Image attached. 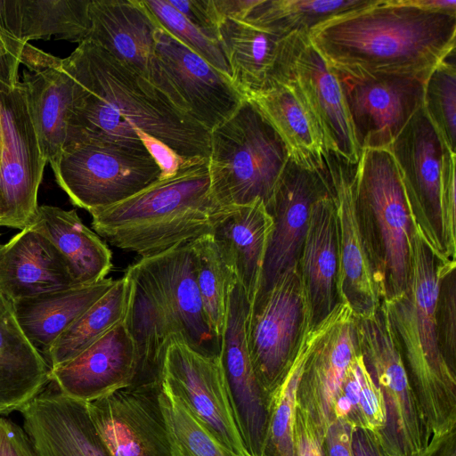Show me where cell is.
Instances as JSON below:
<instances>
[{"label": "cell", "instance_id": "9c48e42d", "mask_svg": "<svg viewBox=\"0 0 456 456\" xmlns=\"http://www.w3.org/2000/svg\"><path fill=\"white\" fill-rule=\"evenodd\" d=\"M360 354L385 402L387 420L377 434L391 456H433L440 448L431 436L411 387L395 341L386 309L365 317H355Z\"/></svg>", "mask_w": 456, "mask_h": 456}, {"label": "cell", "instance_id": "7dc6e473", "mask_svg": "<svg viewBox=\"0 0 456 456\" xmlns=\"http://www.w3.org/2000/svg\"><path fill=\"white\" fill-rule=\"evenodd\" d=\"M0 456H35L22 427L1 415Z\"/></svg>", "mask_w": 456, "mask_h": 456}, {"label": "cell", "instance_id": "ee69618b", "mask_svg": "<svg viewBox=\"0 0 456 456\" xmlns=\"http://www.w3.org/2000/svg\"><path fill=\"white\" fill-rule=\"evenodd\" d=\"M167 1L208 38L219 43V18L213 0Z\"/></svg>", "mask_w": 456, "mask_h": 456}, {"label": "cell", "instance_id": "8d00e7d4", "mask_svg": "<svg viewBox=\"0 0 456 456\" xmlns=\"http://www.w3.org/2000/svg\"><path fill=\"white\" fill-rule=\"evenodd\" d=\"M325 321L305 331L294 360L271 396L263 456H295L293 431L297 389L306 360L324 328Z\"/></svg>", "mask_w": 456, "mask_h": 456}, {"label": "cell", "instance_id": "e575fe53", "mask_svg": "<svg viewBox=\"0 0 456 456\" xmlns=\"http://www.w3.org/2000/svg\"><path fill=\"white\" fill-rule=\"evenodd\" d=\"M127 297L123 275L54 341L45 358L49 369L70 361L120 322L126 315Z\"/></svg>", "mask_w": 456, "mask_h": 456}, {"label": "cell", "instance_id": "b9f144b4", "mask_svg": "<svg viewBox=\"0 0 456 456\" xmlns=\"http://www.w3.org/2000/svg\"><path fill=\"white\" fill-rule=\"evenodd\" d=\"M456 262L445 265L435 307L437 341L448 366L456 372Z\"/></svg>", "mask_w": 456, "mask_h": 456}, {"label": "cell", "instance_id": "2e32d148", "mask_svg": "<svg viewBox=\"0 0 456 456\" xmlns=\"http://www.w3.org/2000/svg\"><path fill=\"white\" fill-rule=\"evenodd\" d=\"M279 69L297 83L322 133L327 152L355 166L361 150L340 82L307 33L287 37Z\"/></svg>", "mask_w": 456, "mask_h": 456}, {"label": "cell", "instance_id": "f5cc1de1", "mask_svg": "<svg viewBox=\"0 0 456 456\" xmlns=\"http://www.w3.org/2000/svg\"><path fill=\"white\" fill-rule=\"evenodd\" d=\"M433 456H456L455 435L451 436Z\"/></svg>", "mask_w": 456, "mask_h": 456}, {"label": "cell", "instance_id": "d4e9b609", "mask_svg": "<svg viewBox=\"0 0 456 456\" xmlns=\"http://www.w3.org/2000/svg\"><path fill=\"white\" fill-rule=\"evenodd\" d=\"M20 64L22 79L42 155L47 163L57 161L65 146L70 103V81L61 59L30 44L24 45Z\"/></svg>", "mask_w": 456, "mask_h": 456}, {"label": "cell", "instance_id": "ab89813d", "mask_svg": "<svg viewBox=\"0 0 456 456\" xmlns=\"http://www.w3.org/2000/svg\"><path fill=\"white\" fill-rule=\"evenodd\" d=\"M422 107L447 149L455 153V51L438 63L427 77Z\"/></svg>", "mask_w": 456, "mask_h": 456}, {"label": "cell", "instance_id": "ba28073f", "mask_svg": "<svg viewBox=\"0 0 456 456\" xmlns=\"http://www.w3.org/2000/svg\"><path fill=\"white\" fill-rule=\"evenodd\" d=\"M24 45L0 29V226L19 230L36 215L47 163L20 79Z\"/></svg>", "mask_w": 456, "mask_h": 456}, {"label": "cell", "instance_id": "c3c4849f", "mask_svg": "<svg viewBox=\"0 0 456 456\" xmlns=\"http://www.w3.org/2000/svg\"><path fill=\"white\" fill-rule=\"evenodd\" d=\"M355 427L345 419H334L324 436L326 456H352V436Z\"/></svg>", "mask_w": 456, "mask_h": 456}, {"label": "cell", "instance_id": "db71d44e", "mask_svg": "<svg viewBox=\"0 0 456 456\" xmlns=\"http://www.w3.org/2000/svg\"><path fill=\"white\" fill-rule=\"evenodd\" d=\"M1 246H2V244H0V248H1Z\"/></svg>", "mask_w": 456, "mask_h": 456}, {"label": "cell", "instance_id": "603a6c76", "mask_svg": "<svg viewBox=\"0 0 456 456\" xmlns=\"http://www.w3.org/2000/svg\"><path fill=\"white\" fill-rule=\"evenodd\" d=\"M53 386L51 389L45 387L19 411L35 456H111L93 423L87 403Z\"/></svg>", "mask_w": 456, "mask_h": 456}, {"label": "cell", "instance_id": "816d5d0a", "mask_svg": "<svg viewBox=\"0 0 456 456\" xmlns=\"http://www.w3.org/2000/svg\"><path fill=\"white\" fill-rule=\"evenodd\" d=\"M411 2L427 11L456 13L455 0H411Z\"/></svg>", "mask_w": 456, "mask_h": 456}, {"label": "cell", "instance_id": "8992f818", "mask_svg": "<svg viewBox=\"0 0 456 456\" xmlns=\"http://www.w3.org/2000/svg\"><path fill=\"white\" fill-rule=\"evenodd\" d=\"M353 188L363 238L381 298L403 294L409 283L415 232L400 173L389 149H363Z\"/></svg>", "mask_w": 456, "mask_h": 456}, {"label": "cell", "instance_id": "e0dca14e", "mask_svg": "<svg viewBox=\"0 0 456 456\" xmlns=\"http://www.w3.org/2000/svg\"><path fill=\"white\" fill-rule=\"evenodd\" d=\"M334 72L361 151L389 149L422 107L424 79L401 75L353 77Z\"/></svg>", "mask_w": 456, "mask_h": 456}, {"label": "cell", "instance_id": "5bb4252c", "mask_svg": "<svg viewBox=\"0 0 456 456\" xmlns=\"http://www.w3.org/2000/svg\"><path fill=\"white\" fill-rule=\"evenodd\" d=\"M330 191L325 163L314 168L289 158L265 205L273 224L253 302L265 296L284 273L297 267L312 207Z\"/></svg>", "mask_w": 456, "mask_h": 456}, {"label": "cell", "instance_id": "f6af8a7d", "mask_svg": "<svg viewBox=\"0 0 456 456\" xmlns=\"http://www.w3.org/2000/svg\"><path fill=\"white\" fill-rule=\"evenodd\" d=\"M293 439L295 456H326L324 436L310 417L297 407Z\"/></svg>", "mask_w": 456, "mask_h": 456}, {"label": "cell", "instance_id": "3957f363", "mask_svg": "<svg viewBox=\"0 0 456 456\" xmlns=\"http://www.w3.org/2000/svg\"><path fill=\"white\" fill-rule=\"evenodd\" d=\"M124 276L128 286L124 322L137 351L138 385L161 383L164 355L173 342L204 355L220 354L221 341L211 330L198 289L191 242L141 257Z\"/></svg>", "mask_w": 456, "mask_h": 456}, {"label": "cell", "instance_id": "bcb514c9", "mask_svg": "<svg viewBox=\"0 0 456 456\" xmlns=\"http://www.w3.org/2000/svg\"><path fill=\"white\" fill-rule=\"evenodd\" d=\"M442 202L449 237L456 243L455 153L449 151L443 158Z\"/></svg>", "mask_w": 456, "mask_h": 456}, {"label": "cell", "instance_id": "d6a6232c", "mask_svg": "<svg viewBox=\"0 0 456 456\" xmlns=\"http://www.w3.org/2000/svg\"><path fill=\"white\" fill-rule=\"evenodd\" d=\"M28 226L45 236L60 251L77 285H89L107 278L112 267L111 251L82 222L76 210L38 206Z\"/></svg>", "mask_w": 456, "mask_h": 456}, {"label": "cell", "instance_id": "7bdbcfd3", "mask_svg": "<svg viewBox=\"0 0 456 456\" xmlns=\"http://www.w3.org/2000/svg\"><path fill=\"white\" fill-rule=\"evenodd\" d=\"M360 374V428L379 434L385 427L387 413L383 395L369 374L362 358L358 357Z\"/></svg>", "mask_w": 456, "mask_h": 456}, {"label": "cell", "instance_id": "4dcf8cb0", "mask_svg": "<svg viewBox=\"0 0 456 456\" xmlns=\"http://www.w3.org/2000/svg\"><path fill=\"white\" fill-rule=\"evenodd\" d=\"M218 36L236 87L246 97L266 88L280 66L288 36L232 17L220 20Z\"/></svg>", "mask_w": 456, "mask_h": 456}, {"label": "cell", "instance_id": "d6986e66", "mask_svg": "<svg viewBox=\"0 0 456 456\" xmlns=\"http://www.w3.org/2000/svg\"><path fill=\"white\" fill-rule=\"evenodd\" d=\"M250 303L235 282L228 298L220 361L236 422L250 456H263L269 420V398L250 360L246 323Z\"/></svg>", "mask_w": 456, "mask_h": 456}, {"label": "cell", "instance_id": "9a60e30c", "mask_svg": "<svg viewBox=\"0 0 456 456\" xmlns=\"http://www.w3.org/2000/svg\"><path fill=\"white\" fill-rule=\"evenodd\" d=\"M161 386L228 451L250 456L236 422L219 355H204L183 342L171 343L163 359Z\"/></svg>", "mask_w": 456, "mask_h": 456}, {"label": "cell", "instance_id": "7402d4cb", "mask_svg": "<svg viewBox=\"0 0 456 456\" xmlns=\"http://www.w3.org/2000/svg\"><path fill=\"white\" fill-rule=\"evenodd\" d=\"M62 394L86 403L139 380L134 341L124 319L70 361L50 370Z\"/></svg>", "mask_w": 456, "mask_h": 456}, {"label": "cell", "instance_id": "681fc988", "mask_svg": "<svg viewBox=\"0 0 456 456\" xmlns=\"http://www.w3.org/2000/svg\"><path fill=\"white\" fill-rule=\"evenodd\" d=\"M139 138L160 168L161 176L165 178L175 175L180 166L186 160L182 159L169 147L143 132H138Z\"/></svg>", "mask_w": 456, "mask_h": 456}, {"label": "cell", "instance_id": "ffe728a7", "mask_svg": "<svg viewBox=\"0 0 456 456\" xmlns=\"http://www.w3.org/2000/svg\"><path fill=\"white\" fill-rule=\"evenodd\" d=\"M324 163L336 209L340 302L347 305L355 317L369 316L378 310L382 298L355 206L354 166L329 152Z\"/></svg>", "mask_w": 456, "mask_h": 456}, {"label": "cell", "instance_id": "8fae6325", "mask_svg": "<svg viewBox=\"0 0 456 456\" xmlns=\"http://www.w3.org/2000/svg\"><path fill=\"white\" fill-rule=\"evenodd\" d=\"M397 165L416 232L444 261H455L442 202L443 158L449 151L423 107L389 148Z\"/></svg>", "mask_w": 456, "mask_h": 456}, {"label": "cell", "instance_id": "f907efd6", "mask_svg": "<svg viewBox=\"0 0 456 456\" xmlns=\"http://www.w3.org/2000/svg\"><path fill=\"white\" fill-rule=\"evenodd\" d=\"M352 456H391L382 445L377 434L354 428L352 436Z\"/></svg>", "mask_w": 456, "mask_h": 456}, {"label": "cell", "instance_id": "30bf717a", "mask_svg": "<svg viewBox=\"0 0 456 456\" xmlns=\"http://www.w3.org/2000/svg\"><path fill=\"white\" fill-rule=\"evenodd\" d=\"M51 167L71 203L89 213L133 196L161 176L145 146L117 142L67 145Z\"/></svg>", "mask_w": 456, "mask_h": 456}, {"label": "cell", "instance_id": "4316f807", "mask_svg": "<svg viewBox=\"0 0 456 456\" xmlns=\"http://www.w3.org/2000/svg\"><path fill=\"white\" fill-rule=\"evenodd\" d=\"M273 218L261 200L225 207L210 232L251 304L257 292Z\"/></svg>", "mask_w": 456, "mask_h": 456}, {"label": "cell", "instance_id": "f546056e", "mask_svg": "<svg viewBox=\"0 0 456 456\" xmlns=\"http://www.w3.org/2000/svg\"><path fill=\"white\" fill-rule=\"evenodd\" d=\"M50 369L0 290V415L20 411L50 383Z\"/></svg>", "mask_w": 456, "mask_h": 456}, {"label": "cell", "instance_id": "83f0119b", "mask_svg": "<svg viewBox=\"0 0 456 456\" xmlns=\"http://www.w3.org/2000/svg\"><path fill=\"white\" fill-rule=\"evenodd\" d=\"M89 40L145 78L159 27L142 0H90Z\"/></svg>", "mask_w": 456, "mask_h": 456}, {"label": "cell", "instance_id": "7a4b0ae2", "mask_svg": "<svg viewBox=\"0 0 456 456\" xmlns=\"http://www.w3.org/2000/svg\"><path fill=\"white\" fill-rule=\"evenodd\" d=\"M307 35L336 72L426 80L455 51L456 13L427 11L411 0H374L330 18Z\"/></svg>", "mask_w": 456, "mask_h": 456}, {"label": "cell", "instance_id": "ac0fdd59", "mask_svg": "<svg viewBox=\"0 0 456 456\" xmlns=\"http://www.w3.org/2000/svg\"><path fill=\"white\" fill-rule=\"evenodd\" d=\"M160 390L156 383L129 386L86 403L111 456H170Z\"/></svg>", "mask_w": 456, "mask_h": 456}, {"label": "cell", "instance_id": "277c9868", "mask_svg": "<svg viewBox=\"0 0 456 456\" xmlns=\"http://www.w3.org/2000/svg\"><path fill=\"white\" fill-rule=\"evenodd\" d=\"M414 232L408 286L399 297L382 300L431 444L455 435L456 372L444 361L437 341L435 307L445 265Z\"/></svg>", "mask_w": 456, "mask_h": 456}, {"label": "cell", "instance_id": "f35d334b", "mask_svg": "<svg viewBox=\"0 0 456 456\" xmlns=\"http://www.w3.org/2000/svg\"><path fill=\"white\" fill-rule=\"evenodd\" d=\"M159 402L170 456H235L216 439L177 396L163 386Z\"/></svg>", "mask_w": 456, "mask_h": 456}, {"label": "cell", "instance_id": "f1b7e54d", "mask_svg": "<svg viewBox=\"0 0 456 456\" xmlns=\"http://www.w3.org/2000/svg\"><path fill=\"white\" fill-rule=\"evenodd\" d=\"M275 128L289 158L309 167H322L328 153L322 133L297 83L279 69L269 86L248 97Z\"/></svg>", "mask_w": 456, "mask_h": 456}, {"label": "cell", "instance_id": "6da1fadb", "mask_svg": "<svg viewBox=\"0 0 456 456\" xmlns=\"http://www.w3.org/2000/svg\"><path fill=\"white\" fill-rule=\"evenodd\" d=\"M61 67L71 92L65 146L89 142L144 146L138 135L141 131L183 160L208 158L209 132L147 78L98 45L89 40L78 44L61 59Z\"/></svg>", "mask_w": 456, "mask_h": 456}, {"label": "cell", "instance_id": "cb8c5ba5", "mask_svg": "<svg viewBox=\"0 0 456 456\" xmlns=\"http://www.w3.org/2000/svg\"><path fill=\"white\" fill-rule=\"evenodd\" d=\"M297 268L307 305L308 329L312 330L326 320L341 303L338 289L339 251L337 218L331 191L312 207Z\"/></svg>", "mask_w": 456, "mask_h": 456}, {"label": "cell", "instance_id": "484cf974", "mask_svg": "<svg viewBox=\"0 0 456 456\" xmlns=\"http://www.w3.org/2000/svg\"><path fill=\"white\" fill-rule=\"evenodd\" d=\"M75 286L65 258L30 226L1 246L0 290L12 302Z\"/></svg>", "mask_w": 456, "mask_h": 456}, {"label": "cell", "instance_id": "1f68e13d", "mask_svg": "<svg viewBox=\"0 0 456 456\" xmlns=\"http://www.w3.org/2000/svg\"><path fill=\"white\" fill-rule=\"evenodd\" d=\"M116 280H104L12 301L18 323L45 359L58 337L105 295Z\"/></svg>", "mask_w": 456, "mask_h": 456}, {"label": "cell", "instance_id": "52a82bcc", "mask_svg": "<svg viewBox=\"0 0 456 456\" xmlns=\"http://www.w3.org/2000/svg\"><path fill=\"white\" fill-rule=\"evenodd\" d=\"M208 170L223 207L271 200L289 160L281 135L249 98L209 132Z\"/></svg>", "mask_w": 456, "mask_h": 456}, {"label": "cell", "instance_id": "44dd1931", "mask_svg": "<svg viewBox=\"0 0 456 456\" xmlns=\"http://www.w3.org/2000/svg\"><path fill=\"white\" fill-rule=\"evenodd\" d=\"M358 354L354 315L347 305L340 303L325 321L297 389V407L310 417L323 436L335 419V402Z\"/></svg>", "mask_w": 456, "mask_h": 456}, {"label": "cell", "instance_id": "74e56055", "mask_svg": "<svg viewBox=\"0 0 456 456\" xmlns=\"http://www.w3.org/2000/svg\"><path fill=\"white\" fill-rule=\"evenodd\" d=\"M195 256L196 282L203 308L214 334L221 341L229 293L235 274L210 233L191 241Z\"/></svg>", "mask_w": 456, "mask_h": 456}, {"label": "cell", "instance_id": "7c38bea8", "mask_svg": "<svg viewBox=\"0 0 456 456\" xmlns=\"http://www.w3.org/2000/svg\"><path fill=\"white\" fill-rule=\"evenodd\" d=\"M147 79L208 132L227 119L247 98L229 76L160 27L154 33Z\"/></svg>", "mask_w": 456, "mask_h": 456}, {"label": "cell", "instance_id": "d590c367", "mask_svg": "<svg viewBox=\"0 0 456 456\" xmlns=\"http://www.w3.org/2000/svg\"><path fill=\"white\" fill-rule=\"evenodd\" d=\"M374 0H256L238 19L275 34L307 33L340 13L362 8Z\"/></svg>", "mask_w": 456, "mask_h": 456}, {"label": "cell", "instance_id": "60d3db41", "mask_svg": "<svg viewBox=\"0 0 456 456\" xmlns=\"http://www.w3.org/2000/svg\"><path fill=\"white\" fill-rule=\"evenodd\" d=\"M157 24L213 67L231 77L221 45L208 38L167 0H142Z\"/></svg>", "mask_w": 456, "mask_h": 456}, {"label": "cell", "instance_id": "836d02e7", "mask_svg": "<svg viewBox=\"0 0 456 456\" xmlns=\"http://www.w3.org/2000/svg\"><path fill=\"white\" fill-rule=\"evenodd\" d=\"M90 0H0V29L27 44L51 38L82 43L88 37Z\"/></svg>", "mask_w": 456, "mask_h": 456}, {"label": "cell", "instance_id": "4fadbf2b", "mask_svg": "<svg viewBox=\"0 0 456 456\" xmlns=\"http://www.w3.org/2000/svg\"><path fill=\"white\" fill-rule=\"evenodd\" d=\"M307 330V305L297 267L284 273L265 296L250 304L247 317L250 360L269 403Z\"/></svg>", "mask_w": 456, "mask_h": 456}, {"label": "cell", "instance_id": "5b68a950", "mask_svg": "<svg viewBox=\"0 0 456 456\" xmlns=\"http://www.w3.org/2000/svg\"><path fill=\"white\" fill-rule=\"evenodd\" d=\"M224 208L212 191L208 159H196L184 161L175 175L90 214L100 237L148 257L210 233Z\"/></svg>", "mask_w": 456, "mask_h": 456}]
</instances>
